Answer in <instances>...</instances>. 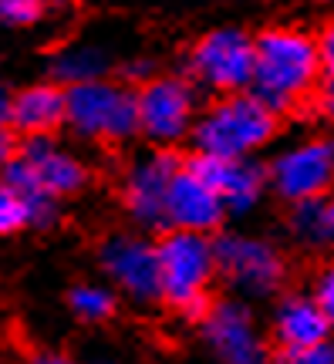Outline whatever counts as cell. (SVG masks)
Instances as JSON below:
<instances>
[{"label":"cell","mask_w":334,"mask_h":364,"mask_svg":"<svg viewBox=\"0 0 334 364\" xmlns=\"http://www.w3.org/2000/svg\"><path fill=\"white\" fill-rule=\"evenodd\" d=\"M321 81L314 34L297 24H273L254 38L250 88L277 115L308 102Z\"/></svg>","instance_id":"1"},{"label":"cell","mask_w":334,"mask_h":364,"mask_svg":"<svg viewBox=\"0 0 334 364\" xmlns=\"http://www.w3.org/2000/svg\"><path fill=\"white\" fill-rule=\"evenodd\" d=\"M281 115L267 108L254 91L219 95L193 122L196 152L216 159H254L277 139Z\"/></svg>","instance_id":"2"},{"label":"cell","mask_w":334,"mask_h":364,"mask_svg":"<svg viewBox=\"0 0 334 364\" xmlns=\"http://www.w3.org/2000/svg\"><path fill=\"white\" fill-rule=\"evenodd\" d=\"M88 179L81 159L54 145L48 135H31L24 149L4 166V182L24 199L31 223H48L54 216L58 196L78 193Z\"/></svg>","instance_id":"3"},{"label":"cell","mask_w":334,"mask_h":364,"mask_svg":"<svg viewBox=\"0 0 334 364\" xmlns=\"http://www.w3.org/2000/svg\"><path fill=\"white\" fill-rule=\"evenodd\" d=\"M159 297L176 311L199 317L206 311V294L216 277V253L206 233L169 230L159 243Z\"/></svg>","instance_id":"4"},{"label":"cell","mask_w":334,"mask_h":364,"mask_svg":"<svg viewBox=\"0 0 334 364\" xmlns=\"http://www.w3.org/2000/svg\"><path fill=\"white\" fill-rule=\"evenodd\" d=\"M65 122L81 139L125 142L139 132L135 125V95L108 78L71 85L65 91Z\"/></svg>","instance_id":"5"},{"label":"cell","mask_w":334,"mask_h":364,"mask_svg":"<svg viewBox=\"0 0 334 364\" xmlns=\"http://www.w3.org/2000/svg\"><path fill=\"white\" fill-rule=\"evenodd\" d=\"M267 186L287 203L328 199L334 189V135H304L267 162Z\"/></svg>","instance_id":"6"},{"label":"cell","mask_w":334,"mask_h":364,"mask_svg":"<svg viewBox=\"0 0 334 364\" xmlns=\"http://www.w3.org/2000/svg\"><path fill=\"white\" fill-rule=\"evenodd\" d=\"M254 75V38L244 27H216L193 44L189 51V78L199 88L233 95L250 88Z\"/></svg>","instance_id":"7"},{"label":"cell","mask_w":334,"mask_h":364,"mask_svg":"<svg viewBox=\"0 0 334 364\" xmlns=\"http://www.w3.org/2000/svg\"><path fill=\"white\" fill-rule=\"evenodd\" d=\"M213 253H216V273L244 297H270L281 290L287 277L281 250L260 236L226 233L213 243Z\"/></svg>","instance_id":"8"},{"label":"cell","mask_w":334,"mask_h":364,"mask_svg":"<svg viewBox=\"0 0 334 364\" xmlns=\"http://www.w3.org/2000/svg\"><path fill=\"white\" fill-rule=\"evenodd\" d=\"M196 91L182 78H149L135 95V125L159 145L179 142L193 132Z\"/></svg>","instance_id":"9"},{"label":"cell","mask_w":334,"mask_h":364,"mask_svg":"<svg viewBox=\"0 0 334 364\" xmlns=\"http://www.w3.org/2000/svg\"><path fill=\"white\" fill-rule=\"evenodd\" d=\"M203 338L223 364H273L257 317L240 300H219L203 311Z\"/></svg>","instance_id":"10"},{"label":"cell","mask_w":334,"mask_h":364,"mask_svg":"<svg viewBox=\"0 0 334 364\" xmlns=\"http://www.w3.org/2000/svg\"><path fill=\"white\" fill-rule=\"evenodd\" d=\"M102 270L125 297L139 304L159 297V250L145 236H108L102 247Z\"/></svg>","instance_id":"11"},{"label":"cell","mask_w":334,"mask_h":364,"mask_svg":"<svg viewBox=\"0 0 334 364\" xmlns=\"http://www.w3.org/2000/svg\"><path fill=\"white\" fill-rule=\"evenodd\" d=\"M176 172L179 159L172 152H149L125 176V206L145 230L166 226V193Z\"/></svg>","instance_id":"12"},{"label":"cell","mask_w":334,"mask_h":364,"mask_svg":"<svg viewBox=\"0 0 334 364\" xmlns=\"http://www.w3.org/2000/svg\"><path fill=\"white\" fill-rule=\"evenodd\" d=\"M186 166L193 172H199L216 189L226 213H246V209H254L263 199L267 169L260 162H254V159H216V156L196 152Z\"/></svg>","instance_id":"13"},{"label":"cell","mask_w":334,"mask_h":364,"mask_svg":"<svg viewBox=\"0 0 334 364\" xmlns=\"http://www.w3.org/2000/svg\"><path fill=\"white\" fill-rule=\"evenodd\" d=\"M226 216V206L209 182L189 166L179 169L169 182L166 193V226L169 230H189V233H209Z\"/></svg>","instance_id":"14"},{"label":"cell","mask_w":334,"mask_h":364,"mask_svg":"<svg viewBox=\"0 0 334 364\" xmlns=\"http://www.w3.org/2000/svg\"><path fill=\"white\" fill-rule=\"evenodd\" d=\"M273 338L281 344V351L310 348L331 338V324L310 294H291L273 311Z\"/></svg>","instance_id":"15"},{"label":"cell","mask_w":334,"mask_h":364,"mask_svg":"<svg viewBox=\"0 0 334 364\" xmlns=\"http://www.w3.org/2000/svg\"><path fill=\"white\" fill-rule=\"evenodd\" d=\"M65 122V91L54 85H34L11 98V125L24 135H48Z\"/></svg>","instance_id":"16"},{"label":"cell","mask_w":334,"mask_h":364,"mask_svg":"<svg viewBox=\"0 0 334 364\" xmlns=\"http://www.w3.org/2000/svg\"><path fill=\"white\" fill-rule=\"evenodd\" d=\"M287 230H291L297 247H304V250L321 253V250L334 247V223H331V213H328V199L291 203Z\"/></svg>","instance_id":"17"},{"label":"cell","mask_w":334,"mask_h":364,"mask_svg":"<svg viewBox=\"0 0 334 364\" xmlns=\"http://www.w3.org/2000/svg\"><path fill=\"white\" fill-rule=\"evenodd\" d=\"M105 71H108V51L98 44H68L51 61V75L58 81H65L68 88L105 78Z\"/></svg>","instance_id":"18"},{"label":"cell","mask_w":334,"mask_h":364,"mask_svg":"<svg viewBox=\"0 0 334 364\" xmlns=\"http://www.w3.org/2000/svg\"><path fill=\"white\" fill-rule=\"evenodd\" d=\"M71 311L85 321H105L108 314L115 311V297L108 287H98V284H81L71 290Z\"/></svg>","instance_id":"19"},{"label":"cell","mask_w":334,"mask_h":364,"mask_svg":"<svg viewBox=\"0 0 334 364\" xmlns=\"http://www.w3.org/2000/svg\"><path fill=\"white\" fill-rule=\"evenodd\" d=\"M48 4H61V0H0V21L11 27L34 24L48 11Z\"/></svg>","instance_id":"20"},{"label":"cell","mask_w":334,"mask_h":364,"mask_svg":"<svg viewBox=\"0 0 334 364\" xmlns=\"http://www.w3.org/2000/svg\"><path fill=\"white\" fill-rule=\"evenodd\" d=\"M24 223H31L24 199L14 193L7 182H0V236H4V233H14V230H21Z\"/></svg>","instance_id":"21"},{"label":"cell","mask_w":334,"mask_h":364,"mask_svg":"<svg viewBox=\"0 0 334 364\" xmlns=\"http://www.w3.org/2000/svg\"><path fill=\"white\" fill-rule=\"evenodd\" d=\"M277 364H334V344L331 338L310 348H294V351H281Z\"/></svg>","instance_id":"22"},{"label":"cell","mask_w":334,"mask_h":364,"mask_svg":"<svg viewBox=\"0 0 334 364\" xmlns=\"http://www.w3.org/2000/svg\"><path fill=\"white\" fill-rule=\"evenodd\" d=\"M314 304L324 311V317H328V324L334 327V260L324 263L321 273H318V280H314Z\"/></svg>","instance_id":"23"},{"label":"cell","mask_w":334,"mask_h":364,"mask_svg":"<svg viewBox=\"0 0 334 364\" xmlns=\"http://www.w3.org/2000/svg\"><path fill=\"white\" fill-rule=\"evenodd\" d=\"M314 44H318V61H321V75H331L334 78V14L318 27L314 34Z\"/></svg>","instance_id":"24"},{"label":"cell","mask_w":334,"mask_h":364,"mask_svg":"<svg viewBox=\"0 0 334 364\" xmlns=\"http://www.w3.org/2000/svg\"><path fill=\"white\" fill-rule=\"evenodd\" d=\"M314 108H318V115L324 118V122H331L334 125V78L331 75H321V81H318V88H314Z\"/></svg>","instance_id":"25"},{"label":"cell","mask_w":334,"mask_h":364,"mask_svg":"<svg viewBox=\"0 0 334 364\" xmlns=\"http://www.w3.org/2000/svg\"><path fill=\"white\" fill-rule=\"evenodd\" d=\"M17 156V145H14V135L7 129H0V166H7L11 159Z\"/></svg>","instance_id":"26"},{"label":"cell","mask_w":334,"mask_h":364,"mask_svg":"<svg viewBox=\"0 0 334 364\" xmlns=\"http://www.w3.org/2000/svg\"><path fill=\"white\" fill-rule=\"evenodd\" d=\"M11 122V95H7V88L0 85V129Z\"/></svg>","instance_id":"27"},{"label":"cell","mask_w":334,"mask_h":364,"mask_svg":"<svg viewBox=\"0 0 334 364\" xmlns=\"http://www.w3.org/2000/svg\"><path fill=\"white\" fill-rule=\"evenodd\" d=\"M31 364H75L71 358H65V354H38Z\"/></svg>","instance_id":"28"},{"label":"cell","mask_w":334,"mask_h":364,"mask_svg":"<svg viewBox=\"0 0 334 364\" xmlns=\"http://www.w3.org/2000/svg\"><path fill=\"white\" fill-rule=\"evenodd\" d=\"M145 75H149V65H142V61L129 65V78H142V81H145Z\"/></svg>","instance_id":"29"},{"label":"cell","mask_w":334,"mask_h":364,"mask_svg":"<svg viewBox=\"0 0 334 364\" xmlns=\"http://www.w3.org/2000/svg\"><path fill=\"white\" fill-rule=\"evenodd\" d=\"M328 213H331V223H334V189H331V196H328Z\"/></svg>","instance_id":"30"},{"label":"cell","mask_w":334,"mask_h":364,"mask_svg":"<svg viewBox=\"0 0 334 364\" xmlns=\"http://www.w3.org/2000/svg\"><path fill=\"white\" fill-rule=\"evenodd\" d=\"M102 364H118V361H102Z\"/></svg>","instance_id":"31"},{"label":"cell","mask_w":334,"mask_h":364,"mask_svg":"<svg viewBox=\"0 0 334 364\" xmlns=\"http://www.w3.org/2000/svg\"><path fill=\"white\" fill-rule=\"evenodd\" d=\"M321 4H334V0H321Z\"/></svg>","instance_id":"32"}]
</instances>
